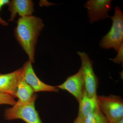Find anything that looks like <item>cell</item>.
Returning a JSON list of instances; mask_svg holds the SVG:
<instances>
[{
    "mask_svg": "<svg viewBox=\"0 0 123 123\" xmlns=\"http://www.w3.org/2000/svg\"><path fill=\"white\" fill-rule=\"evenodd\" d=\"M115 123H123V118L121 119L120 121Z\"/></svg>",
    "mask_w": 123,
    "mask_h": 123,
    "instance_id": "obj_18",
    "label": "cell"
},
{
    "mask_svg": "<svg viewBox=\"0 0 123 123\" xmlns=\"http://www.w3.org/2000/svg\"><path fill=\"white\" fill-rule=\"evenodd\" d=\"M34 94L33 89L27 83L23 75L18 84L15 93V98H18L17 102L22 104L27 103Z\"/></svg>",
    "mask_w": 123,
    "mask_h": 123,
    "instance_id": "obj_12",
    "label": "cell"
},
{
    "mask_svg": "<svg viewBox=\"0 0 123 123\" xmlns=\"http://www.w3.org/2000/svg\"><path fill=\"white\" fill-rule=\"evenodd\" d=\"M22 67L23 75L24 79L33 89L34 93L41 91L59 92V89L55 86L47 85L40 80L36 75L30 61H27Z\"/></svg>",
    "mask_w": 123,
    "mask_h": 123,
    "instance_id": "obj_7",
    "label": "cell"
},
{
    "mask_svg": "<svg viewBox=\"0 0 123 123\" xmlns=\"http://www.w3.org/2000/svg\"><path fill=\"white\" fill-rule=\"evenodd\" d=\"M44 26L41 18L32 15L20 17L14 29L15 38L32 63L35 61L38 38Z\"/></svg>",
    "mask_w": 123,
    "mask_h": 123,
    "instance_id": "obj_1",
    "label": "cell"
},
{
    "mask_svg": "<svg viewBox=\"0 0 123 123\" xmlns=\"http://www.w3.org/2000/svg\"><path fill=\"white\" fill-rule=\"evenodd\" d=\"M55 87L66 90L73 95L79 102L85 91V83L81 69L74 75L68 77L65 81Z\"/></svg>",
    "mask_w": 123,
    "mask_h": 123,
    "instance_id": "obj_8",
    "label": "cell"
},
{
    "mask_svg": "<svg viewBox=\"0 0 123 123\" xmlns=\"http://www.w3.org/2000/svg\"><path fill=\"white\" fill-rule=\"evenodd\" d=\"M37 98V95L34 93L27 103L22 104L16 102L12 107L5 110V118L7 120L20 119L26 123H43L35 109V104Z\"/></svg>",
    "mask_w": 123,
    "mask_h": 123,
    "instance_id": "obj_2",
    "label": "cell"
},
{
    "mask_svg": "<svg viewBox=\"0 0 123 123\" xmlns=\"http://www.w3.org/2000/svg\"><path fill=\"white\" fill-rule=\"evenodd\" d=\"M78 102L79 107L77 117L81 121L88 115L99 107L97 96L89 97L85 91L81 99Z\"/></svg>",
    "mask_w": 123,
    "mask_h": 123,
    "instance_id": "obj_11",
    "label": "cell"
},
{
    "mask_svg": "<svg viewBox=\"0 0 123 123\" xmlns=\"http://www.w3.org/2000/svg\"><path fill=\"white\" fill-rule=\"evenodd\" d=\"M115 14L110 17L112 26L109 32L101 39L100 46L105 49L112 48L117 52L123 44V13L118 6L115 8Z\"/></svg>",
    "mask_w": 123,
    "mask_h": 123,
    "instance_id": "obj_3",
    "label": "cell"
},
{
    "mask_svg": "<svg viewBox=\"0 0 123 123\" xmlns=\"http://www.w3.org/2000/svg\"><path fill=\"white\" fill-rule=\"evenodd\" d=\"M14 98L10 95L0 93V105L8 104L13 106L16 103Z\"/></svg>",
    "mask_w": 123,
    "mask_h": 123,
    "instance_id": "obj_14",
    "label": "cell"
},
{
    "mask_svg": "<svg viewBox=\"0 0 123 123\" xmlns=\"http://www.w3.org/2000/svg\"><path fill=\"white\" fill-rule=\"evenodd\" d=\"M9 1V0H0V12L2 7L5 5H7ZM0 25L4 26H7L9 25L8 23L3 20L1 17L0 15Z\"/></svg>",
    "mask_w": 123,
    "mask_h": 123,
    "instance_id": "obj_16",
    "label": "cell"
},
{
    "mask_svg": "<svg viewBox=\"0 0 123 123\" xmlns=\"http://www.w3.org/2000/svg\"><path fill=\"white\" fill-rule=\"evenodd\" d=\"M23 73L22 67L9 73H0V93L8 94L15 98L17 87Z\"/></svg>",
    "mask_w": 123,
    "mask_h": 123,
    "instance_id": "obj_9",
    "label": "cell"
},
{
    "mask_svg": "<svg viewBox=\"0 0 123 123\" xmlns=\"http://www.w3.org/2000/svg\"><path fill=\"white\" fill-rule=\"evenodd\" d=\"M99 109L110 123H115L123 118V101L120 96L110 95L97 96Z\"/></svg>",
    "mask_w": 123,
    "mask_h": 123,
    "instance_id": "obj_4",
    "label": "cell"
},
{
    "mask_svg": "<svg viewBox=\"0 0 123 123\" xmlns=\"http://www.w3.org/2000/svg\"><path fill=\"white\" fill-rule=\"evenodd\" d=\"M73 123H82V122L80 119L77 117L75 119V121Z\"/></svg>",
    "mask_w": 123,
    "mask_h": 123,
    "instance_id": "obj_17",
    "label": "cell"
},
{
    "mask_svg": "<svg viewBox=\"0 0 123 123\" xmlns=\"http://www.w3.org/2000/svg\"><path fill=\"white\" fill-rule=\"evenodd\" d=\"M111 2L109 0H89L86 2L84 6L88 9L91 23L110 17L108 12L111 9Z\"/></svg>",
    "mask_w": 123,
    "mask_h": 123,
    "instance_id": "obj_6",
    "label": "cell"
},
{
    "mask_svg": "<svg viewBox=\"0 0 123 123\" xmlns=\"http://www.w3.org/2000/svg\"><path fill=\"white\" fill-rule=\"evenodd\" d=\"M82 122V123H110L99 107L86 117Z\"/></svg>",
    "mask_w": 123,
    "mask_h": 123,
    "instance_id": "obj_13",
    "label": "cell"
},
{
    "mask_svg": "<svg viewBox=\"0 0 123 123\" xmlns=\"http://www.w3.org/2000/svg\"><path fill=\"white\" fill-rule=\"evenodd\" d=\"M77 54L81 60L80 69L84 78L85 91L89 97H97L98 80L93 69V62L85 52H78Z\"/></svg>",
    "mask_w": 123,
    "mask_h": 123,
    "instance_id": "obj_5",
    "label": "cell"
},
{
    "mask_svg": "<svg viewBox=\"0 0 123 123\" xmlns=\"http://www.w3.org/2000/svg\"><path fill=\"white\" fill-rule=\"evenodd\" d=\"M123 44H122L121 47L119 49L118 51L117 52L118 53L116 57L114 59H111V60L116 63L120 64L122 63L123 64Z\"/></svg>",
    "mask_w": 123,
    "mask_h": 123,
    "instance_id": "obj_15",
    "label": "cell"
},
{
    "mask_svg": "<svg viewBox=\"0 0 123 123\" xmlns=\"http://www.w3.org/2000/svg\"><path fill=\"white\" fill-rule=\"evenodd\" d=\"M34 3L31 0H9L6 5L8 7L10 17L9 21H13L18 14L20 17L32 15L34 12Z\"/></svg>",
    "mask_w": 123,
    "mask_h": 123,
    "instance_id": "obj_10",
    "label": "cell"
}]
</instances>
